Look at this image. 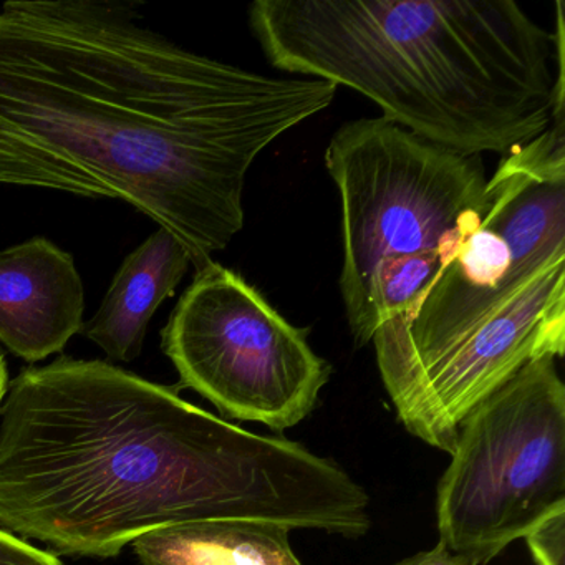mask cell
Here are the masks:
<instances>
[{
	"label": "cell",
	"mask_w": 565,
	"mask_h": 565,
	"mask_svg": "<svg viewBox=\"0 0 565 565\" xmlns=\"http://www.w3.org/2000/svg\"><path fill=\"white\" fill-rule=\"evenodd\" d=\"M335 95L186 51L134 2H6L0 184L125 201L198 270L243 230L256 158Z\"/></svg>",
	"instance_id": "cell-1"
},
{
	"label": "cell",
	"mask_w": 565,
	"mask_h": 565,
	"mask_svg": "<svg viewBox=\"0 0 565 565\" xmlns=\"http://www.w3.org/2000/svg\"><path fill=\"white\" fill-rule=\"evenodd\" d=\"M362 537L370 498L300 443L257 435L104 360L22 370L0 405V529L52 554L115 557L198 521Z\"/></svg>",
	"instance_id": "cell-2"
},
{
	"label": "cell",
	"mask_w": 565,
	"mask_h": 565,
	"mask_svg": "<svg viewBox=\"0 0 565 565\" xmlns=\"http://www.w3.org/2000/svg\"><path fill=\"white\" fill-rule=\"evenodd\" d=\"M555 34L514 0H257L270 64L352 88L383 118L461 154H508L564 117Z\"/></svg>",
	"instance_id": "cell-3"
},
{
	"label": "cell",
	"mask_w": 565,
	"mask_h": 565,
	"mask_svg": "<svg viewBox=\"0 0 565 565\" xmlns=\"http://www.w3.org/2000/svg\"><path fill=\"white\" fill-rule=\"evenodd\" d=\"M342 203L340 294L356 345L372 342L373 317L415 309L433 280L478 230L484 164L385 120L343 125L326 153Z\"/></svg>",
	"instance_id": "cell-4"
},
{
	"label": "cell",
	"mask_w": 565,
	"mask_h": 565,
	"mask_svg": "<svg viewBox=\"0 0 565 565\" xmlns=\"http://www.w3.org/2000/svg\"><path fill=\"white\" fill-rule=\"evenodd\" d=\"M534 360L461 423L438 482L439 544L486 565L565 509V385Z\"/></svg>",
	"instance_id": "cell-5"
},
{
	"label": "cell",
	"mask_w": 565,
	"mask_h": 565,
	"mask_svg": "<svg viewBox=\"0 0 565 565\" xmlns=\"http://www.w3.org/2000/svg\"><path fill=\"white\" fill-rule=\"evenodd\" d=\"M161 347L181 385L221 413L284 431L307 418L329 383V362L239 274L196 270L171 313Z\"/></svg>",
	"instance_id": "cell-6"
},
{
	"label": "cell",
	"mask_w": 565,
	"mask_h": 565,
	"mask_svg": "<svg viewBox=\"0 0 565 565\" xmlns=\"http://www.w3.org/2000/svg\"><path fill=\"white\" fill-rule=\"evenodd\" d=\"M85 294L74 257L44 237L0 253V342L38 363L84 330Z\"/></svg>",
	"instance_id": "cell-7"
},
{
	"label": "cell",
	"mask_w": 565,
	"mask_h": 565,
	"mask_svg": "<svg viewBox=\"0 0 565 565\" xmlns=\"http://www.w3.org/2000/svg\"><path fill=\"white\" fill-rule=\"evenodd\" d=\"M191 264L186 247L160 227L124 260L100 309L82 332L108 359H138L154 312L173 296Z\"/></svg>",
	"instance_id": "cell-8"
},
{
	"label": "cell",
	"mask_w": 565,
	"mask_h": 565,
	"mask_svg": "<svg viewBox=\"0 0 565 565\" xmlns=\"http://www.w3.org/2000/svg\"><path fill=\"white\" fill-rule=\"evenodd\" d=\"M289 532L269 522L198 521L158 529L131 545L143 565H302Z\"/></svg>",
	"instance_id": "cell-9"
},
{
	"label": "cell",
	"mask_w": 565,
	"mask_h": 565,
	"mask_svg": "<svg viewBox=\"0 0 565 565\" xmlns=\"http://www.w3.org/2000/svg\"><path fill=\"white\" fill-rule=\"evenodd\" d=\"M524 539L535 565H565V509L535 525Z\"/></svg>",
	"instance_id": "cell-10"
},
{
	"label": "cell",
	"mask_w": 565,
	"mask_h": 565,
	"mask_svg": "<svg viewBox=\"0 0 565 565\" xmlns=\"http://www.w3.org/2000/svg\"><path fill=\"white\" fill-rule=\"evenodd\" d=\"M0 565H64L57 555L0 529Z\"/></svg>",
	"instance_id": "cell-11"
},
{
	"label": "cell",
	"mask_w": 565,
	"mask_h": 565,
	"mask_svg": "<svg viewBox=\"0 0 565 565\" xmlns=\"http://www.w3.org/2000/svg\"><path fill=\"white\" fill-rule=\"evenodd\" d=\"M395 565H472L471 562L466 561L461 555L452 554L445 545L439 544L433 547L431 551L419 552V554L412 555L405 561L398 562Z\"/></svg>",
	"instance_id": "cell-12"
},
{
	"label": "cell",
	"mask_w": 565,
	"mask_h": 565,
	"mask_svg": "<svg viewBox=\"0 0 565 565\" xmlns=\"http://www.w3.org/2000/svg\"><path fill=\"white\" fill-rule=\"evenodd\" d=\"M8 365H6V356L0 350V405L4 402L6 392H8Z\"/></svg>",
	"instance_id": "cell-13"
}]
</instances>
